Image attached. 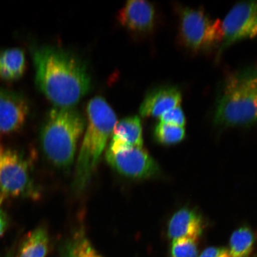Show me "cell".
I'll use <instances>...</instances> for the list:
<instances>
[{"mask_svg":"<svg viewBox=\"0 0 257 257\" xmlns=\"http://www.w3.org/2000/svg\"><path fill=\"white\" fill-rule=\"evenodd\" d=\"M33 58L38 87L57 107H72L89 92L88 70L72 54L43 47L34 51Z\"/></svg>","mask_w":257,"mask_h":257,"instance_id":"cell-1","label":"cell"},{"mask_svg":"<svg viewBox=\"0 0 257 257\" xmlns=\"http://www.w3.org/2000/svg\"><path fill=\"white\" fill-rule=\"evenodd\" d=\"M214 121L222 127L249 126L257 123V67L239 70L225 79Z\"/></svg>","mask_w":257,"mask_h":257,"instance_id":"cell-2","label":"cell"},{"mask_svg":"<svg viewBox=\"0 0 257 257\" xmlns=\"http://www.w3.org/2000/svg\"><path fill=\"white\" fill-rule=\"evenodd\" d=\"M88 124L77 160L73 186L83 191L104 152L109 137L117 123V117L107 102L101 96L90 100L86 108Z\"/></svg>","mask_w":257,"mask_h":257,"instance_id":"cell-3","label":"cell"},{"mask_svg":"<svg viewBox=\"0 0 257 257\" xmlns=\"http://www.w3.org/2000/svg\"><path fill=\"white\" fill-rule=\"evenodd\" d=\"M85 127L84 117L73 107L50 110L41 130V144L45 156L53 165L67 168L72 165Z\"/></svg>","mask_w":257,"mask_h":257,"instance_id":"cell-4","label":"cell"},{"mask_svg":"<svg viewBox=\"0 0 257 257\" xmlns=\"http://www.w3.org/2000/svg\"><path fill=\"white\" fill-rule=\"evenodd\" d=\"M178 36L183 46L195 53L220 47L223 40L222 24L204 10L179 6Z\"/></svg>","mask_w":257,"mask_h":257,"instance_id":"cell-5","label":"cell"},{"mask_svg":"<svg viewBox=\"0 0 257 257\" xmlns=\"http://www.w3.org/2000/svg\"><path fill=\"white\" fill-rule=\"evenodd\" d=\"M105 157L112 168L128 178L149 179L160 172L158 163L146 150L128 146L116 140L112 139Z\"/></svg>","mask_w":257,"mask_h":257,"instance_id":"cell-6","label":"cell"},{"mask_svg":"<svg viewBox=\"0 0 257 257\" xmlns=\"http://www.w3.org/2000/svg\"><path fill=\"white\" fill-rule=\"evenodd\" d=\"M0 191L5 197L34 196L28 163L15 151L0 147Z\"/></svg>","mask_w":257,"mask_h":257,"instance_id":"cell-7","label":"cell"},{"mask_svg":"<svg viewBox=\"0 0 257 257\" xmlns=\"http://www.w3.org/2000/svg\"><path fill=\"white\" fill-rule=\"evenodd\" d=\"M221 24L223 36L218 55L237 41L257 37V1L236 3Z\"/></svg>","mask_w":257,"mask_h":257,"instance_id":"cell-8","label":"cell"},{"mask_svg":"<svg viewBox=\"0 0 257 257\" xmlns=\"http://www.w3.org/2000/svg\"><path fill=\"white\" fill-rule=\"evenodd\" d=\"M29 112L23 96L10 90L0 88V133H13L23 126Z\"/></svg>","mask_w":257,"mask_h":257,"instance_id":"cell-9","label":"cell"},{"mask_svg":"<svg viewBox=\"0 0 257 257\" xmlns=\"http://www.w3.org/2000/svg\"><path fill=\"white\" fill-rule=\"evenodd\" d=\"M156 9L150 3L141 0L127 2L117 15V20L125 28L138 33L152 31L156 24Z\"/></svg>","mask_w":257,"mask_h":257,"instance_id":"cell-10","label":"cell"},{"mask_svg":"<svg viewBox=\"0 0 257 257\" xmlns=\"http://www.w3.org/2000/svg\"><path fill=\"white\" fill-rule=\"evenodd\" d=\"M182 93L178 87L162 86L153 89L144 98L140 108L143 117H159L171 109L180 106Z\"/></svg>","mask_w":257,"mask_h":257,"instance_id":"cell-11","label":"cell"},{"mask_svg":"<svg viewBox=\"0 0 257 257\" xmlns=\"http://www.w3.org/2000/svg\"><path fill=\"white\" fill-rule=\"evenodd\" d=\"M204 222L201 215L194 209H180L170 218L168 234L173 240L179 238L198 239L203 232Z\"/></svg>","mask_w":257,"mask_h":257,"instance_id":"cell-12","label":"cell"},{"mask_svg":"<svg viewBox=\"0 0 257 257\" xmlns=\"http://www.w3.org/2000/svg\"><path fill=\"white\" fill-rule=\"evenodd\" d=\"M26 69L25 53L20 48H8L0 52V78L14 80L23 76Z\"/></svg>","mask_w":257,"mask_h":257,"instance_id":"cell-13","label":"cell"},{"mask_svg":"<svg viewBox=\"0 0 257 257\" xmlns=\"http://www.w3.org/2000/svg\"><path fill=\"white\" fill-rule=\"evenodd\" d=\"M112 139L120 141L128 146L143 148V127L138 116L123 118L115 124Z\"/></svg>","mask_w":257,"mask_h":257,"instance_id":"cell-14","label":"cell"},{"mask_svg":"<svg viewBox=\"0 0 257 257\" xmlns=\"http://www.w3.org/2000/svg\"><path fill=\"white\" fill-rule=\"evenodd\" d=\"M49 237L45 228H37L25 237L16 257H47Z\"/></svg>","mask_w":257,"mask_h":257,"instance_id":"cell-15","label":"cell"},{"mask_svg":"<svg viewBox=\"0 0 257 257\" xmlns=\"http://www.w3.org/2000/svg\"><path fill=\"white\" fill-rule=\"evenodd\" d=\"M254 236L250 228L242 226L230 237L229 253L231 257H249L254 245Z\"/></svg>","mask_w":257,"mask_h":257,"instance_id":"cell-16","label":"cell"},{"mask_svg":"<svg viewBox=\"0 0 257 257\" xmlns=\"http://www.w3.org/2000/svg\"><path fill=\"white\" fill-rule=\"evenodd\" d=\"M63 257H102L82 233H77L66 244Z\"/></svg>","mask_w":257,"mask_h":257,"instance_id":"cell-17","label":"cell"},{"mask_svg":"<svg viewBox=\"0 0 257 257\" xmlns=\"http://www.w3.org/2000/svg\"><path fill=\"white\" fill-rule=\"evenodd\" d=\"M184 127L163 123L160 121L154 128V136L157 142L165 146L181 142L185 137Z\"/></svg>","mask_w":257,"mask_h":257,"instance_id":"cell-18","label":"cell"},{"mask_svg":"<svg viewBox=\"0 0 257 257\" xmlns=\"http://www.w3.org/2000/svg\"><path fill=\"white\" fill-rule=\"evenodd\" d=\"M198 253V239L183 237L173 240L171 257H197Z\"/></svg>","mask_w":257,"mask_h":257,"instance_id":"cell-19","label":"cell"},{"mask_svg":"<svg viewBox=\"0 0 257 257\" xmlns=\"http://www.w3.org/2000/svg\"><path fill=\"white\" fill-rule=\"evenodd\" d=\"M163 123L184 127L186 124V117L184 111L180 106L171 109L159 117Z\"/></svg>","mask_w":257,"mask_h":257,"instance_id":"cell-20","label":"cell"},{"mask_svg":"<svg viewBox=\"0 0 257 257\" xmlns=\"http://www.w3.org/2000/svg\"><path fill=\"white\" fill-rule=\"evenodd\" d=\"M199 257H231L229 249L223 247H208Z\"/></svg>","mask_w":257,"mask_h":257,"instance_id":"cell-21","label":"cell"},{"mask_svg":"<svg viewBox=\"0 0 257 257\" xmlns=\"http://www.w3.org/2000/svg\"><path fill=\"white\" fill-rule=\"evenodd\" d=\"M5 198L4 195H0V236L4 233L8 226L7 215H6L5 211L3 210L2 207L3 202L4 201Z\"/></svg>","mask_w":257,"mask_h":257,"instance_id":"cell-22","label":"cell"},{"mask_svg":"<svg viewBox=\"0 0 257 257\" xmlns=\"http://www.w3.org/2000/svg\"><path fill=\"white\" fill-rule=\"evenodd\" d=\"M9 257H11V256H9Z\"/></svg>","mask_w":257,"mask_h":257,"instance_id":"cell-23","label":"cell"}]
</instances>
